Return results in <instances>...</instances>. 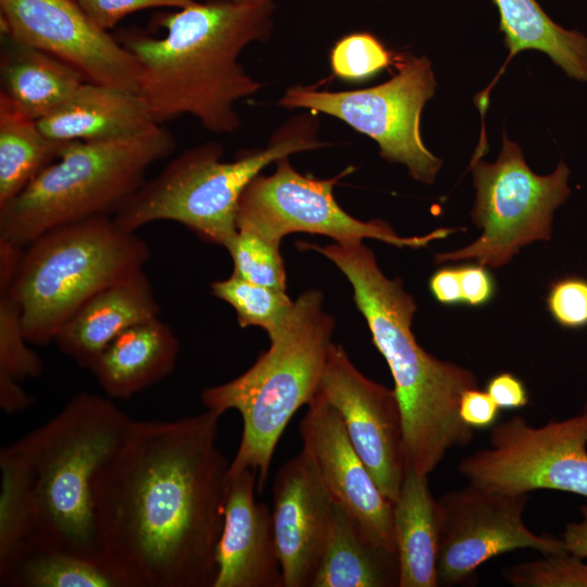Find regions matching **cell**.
<instances>
[{
    "instance_id": "cell-1",
    "label": "cell",
    "mask_w": 587,
    "mask_h": 587,
    "mask_svg": "<svg viewBox=\"0 0 587 587\" xmlns=\"http://www.w3.org/2000/svg\"><path fill=\"white\" fill-rule=\"evenodd\" d=\"M221 413L133 420L92 483L104 555L133 587H212L230 462Z\"/></svg>"
},
{
    "instance_id": "cell-2",
    "label": "cell",
    "mask_w": 587,
    "mask_h": 587,
    "mask_svg": "<svg viewBox=\"0 0 587 587\" xmlns=\"http://www.w3.org/2000/svg\"><path fill=\"white\" fill-rule=\"evenodd\" d=\"M272 0H208L158 14L157 37L136 27L115 36L140 67L139 93L155 123L188 114L215 134L240 126L236 102L262 84L238 62L246 46L267 40Z\"/></svg>"
},
{
    "instance_id": "cell-3",
    "label": "cell",
    "mask_w": 587,
    "mask_h": 587,
    "mask_svg": "<svg viewBox=\"0 0 587 587\" xmlns=\"http://www.w3.org/2000/svg\"><path fill=\"white\" fill-rule=\"evenodd\" d=\"M298 246L323 254L349 280L355 305L394 378L407 466L428 476L451 449L465 447L473 439L474 429L462 421L459 407L462 394L478 387L477 377L417 344L411 329L416 312L413 297L399 278L390 279L382 272L373 251L362 241Z\"/></svg>"
},
{
    "instance_id": "cell-4",
    "label": "cell",
    "mask_w": 587,
    "mask_h": 587,
    "mask_svg": "<svg viewBox=\"0 0 587 587\" xmlns=\"http://www.w3.org/2000/svg\"><path fill=\"white\" fill-rule=\"evenodd\" d=\"M132 422L108 396L80 392L45 424L11 444L29 472L32 538L75 555H102L92 483Z\"/></svg>"
},
{
    "instance_id": "cell-5",
    "label": "cell",
    "mask_w": 587,
    "mask_h": 587,
    "mask_svg": "<svg viewBox=\"0 0 587 587\" xmlns=\"http://www.w3.org/2000/svg\"><path fill=\"white\" fill-rule=\"evenodd\" d=\"M334 319L321 291L302 292L270 349L238 377L203 389L207 410L237 411L242 420L238 449L228 475L251 470L261 492L276 446L294 414L316 395L332 346Z\"/></svg>"
},
{
    "instance_id": "cell-6",
    "label": "cell",
    "mask_w": 587,
    "mask_h": 587,
    "mask_svg": "<svg viewBox=\"0 0 587 587\" xmlns=\"http://www.w3.org/2000/svg\"><path fill=\"white\" fill-rule=\"evenodd\" d=\"M317 130L316 115L308 112L278 128L265 148L242 151L230 162L221 161L224 147L220 142L185 150L146 180L113 220L133 233L152 222L172 221L226 248L238 232V204L249 183L272 162L325 147Z\"/></svg>"
},
{
    "instance_id": "cell-7",
    "label": "cell",
    "mask_w": 587,
    "mask_h": 587,
    "mask_svg": "<svg viewBox=\"0 0 587 587\" xmlns=\"http://www.w3.org/2000/svg\"><path fill=\"white\" fill-rule=\"evenodd\" d=\"M160 124L112 141H70L20 195L0 207V239L26 247L47 230L111 216L146 182L148 168L175 149Z\"/></svg>"
},
{
    "instance_id": "cell-8",
    "label": "cell",
    "mask_w": 587,
    "mask_h": 587,
    "mask_svg": "<svg viewBox=\"0 0 587 587\" xmlns=\"http://www.w3.org/2000/svg\"><path fill=\"white\" fill-rule=\"evenodd\" d=\"M149 247L111 216L51 228L24 248L11 290L26 339L45 346L89 298L143 268Z\"/></svg>"
},
{
    "instance_id": "cell-9",
    "label": "cell",
    "mask_w": 587,
    "mask_h": 587,
    "mask_svg": "<svg viewBox=\"0 0 587 587\" xmlns=\"http://www.w3.org/2000/svg\"><path fill=\"white\" fill-rule=\"evenodd\" d=\"M470 168L476 190L471 216L482 234L464 248L436 253L435 263L474 260L498 268L521 248L551 239L553 212L571 192L563 161L551 174L537 175L519 145L503 134L497 161L472 159Z\"/></svg>"
},
{
    "instance_id": "cell-10",
    "label": "cell",
    "mask_w": 587,
    "mask_h": 587,
    "mask_svg": "<svg viewBox=\"0 0 587 587\" xmlns=\"http://www.w3.org/2000/svg\"><path fill=\"white\" fill-rule=\"evenodd\" d=\"M392 66L396 73L380 85L345 91L294 86L279 104L341 120L375 140L382 158L405 165L415 180L433 184L442 161L425 147L420 133L421 112L436 88L430 62L398 52Z\"/></svg>"
},
{
    "instance_id": "cell-11",
    "label": "cell",
    "mask_w": 587,
    "mask_h": 587,
    "mask_svg": "<svg viewBox=\"0 0 587 587\" xmlns=\"http://www.w3.org/2000/svg\"><path fill=\"white\" fill-rule=\"evenodd\" d=\"M488 442L457 465L470 484L511 495L553 489L587 498V410L541 426L516 414L495 424Z\"/></svg>"
},
{
    "instance_id": "cell-12",
    "label": "cell",
    "mask_w": 587,
    "mask_h": 587,
    "mask_svg": "<svg viewBox=\"0 0 587 587\" xmlns=\"http://www.w3.org/2000/svg\"><path fill=\"white\" fill-rule=\"evenodd\" d=\"M289 157L276 161L273 174L255 176L243 190L237 212V229L252 232L280 243L291 233L328 236L336 242L373 238L396 247L422 248L446 238L454 229L438 228L424 236H399L385 221H360L337 203L333 188L348 168L329 179L299 173Z\"/></svg>"
},
{
    "instance_id": "cell-13",
    "label": "cell",
    "mask_w": 587,
    "mask_h": 587,
    "mask_svg": "<svg viewBox=\"0 0 587 587\" xmlns=\"http://www.w3.org/2000/svg\"><path fill=\"white\" fill-rule=\"evenodd\" d=\"M529 494L511 495L473 484L436 499L439 585H465L491 558L516 549L566 551L562 538L535 534L524 522Z\"/></svg>"
},
{
    "instance_id": "cell-14",
    "label": "cell",
    "mask_w": 587,
    "mask_h": 587,
    "mask_svg": "<svg viewBox=\"0 0 587 587\" xmlns=\"http://www.w3.org/2000/svg\"><path fill=\"white\" fill-rule=\"evenodd\" d=\"M1 35L47 51L89 82L139 91L140 67L76 0H0Z\"/></svg>"
},
{
    "instance_id": "cell-15",
    "label": "cell",
    "mask_w": 587,
    "mask_h": 587,
    "mask_svg": "<svg viewBox=\"0 0 587 587\" xmlns=\"http://www.w3.org/2000/svg\"><path fill=\"white\" fill-rule=\"evenodd\" d=\"M339 413L348 437L380 491L392 502L407 471L403 422L394 389L364 376L332 344L316 391Z\"/></svg>"
},
{
    "instance_id": "cell-16",
    "label": "cell",
    "mask_w": 587,
    "mask_h": 587,
    "mask_svg": "<svg viewBox=\"0 0 587 587\" xmlns=\"http://www.w3.org/2000/svg\"><path fill=\"white\" fill-rule=\"evenodd\" d=\"M308 408L299 426L302 449L311 457L334 502L372 541L397 553L394 502L380 491L360 459L338 411L317 392Z\"/></svg>"
},
{
    "instance_id": "cell-17",
    "label": "cell",
    "mask_w": 587,
    "mask_h": 587,
    "mask_svg": "<svg viewBox=\"0 0 587 587\" xmlns=\"http://www.w3.org/2000/svg\"><path fill=\"white\" fill-rule=\"evenodd\" d=\"M272 500L284 587H312L329 536L335 502L304 449L279 467Z\"/></svg>"
},
{
    "instance_id": "cell-18",
    "label": "cell",
    "mask_w": 587,
    "mask_h": 587,
    "mask_svg": "<svg viewBox=\"0 0 587 587\" xmlns=\"http://www.w3.org/2000/svg\"><path fill=\"white\" fill-rule=\"evenodd\" d=\"M257 474L228 475L212 587H284L272 511L255 500Z\"/></svg>"
},
{
    "instance_id": "cell-19",
    "label": "cell",
    "mask_w": 587,
    "mask_h": 587,
    "mask_svg": "<svg viewBox=\"0 0 587 587\" xmlns=\"http://www.w3.org/2000/svg\"><path fill=\"white\" fill-rule=\"evenodd\" d=\"M160 304L143 268L100 290L67 320L53 342L82 367L127 328L159 317Z\"/></svg>"
},
{
    "instance_id": "cell-20",
    "label": "cell",
    "mask_w": 587,
    "mask_h": 587,
    "mask_svg": "<svg viewBox=\"0 0 587 587\" xmlns=\"http://www.w3.org/2000/svg\"><path fill=\"white\" fill-rule=\"evenodd\" d=\"M37 124L62 142L118 140L158 125L139 92L89 80Z\"/></svg>"
},
{
    "instance_id": "cell-21",
    "label": "cell",
    "mask_w": 587,
    "mask_h": 587,
    "mask_svg": "<svg viewBox=\"0 0 587 587\" xmlns=\"http://www.w3.org/2000/svg\"><path fill=\"white\" fill-rule=\"evenodd\" d=\"M178 353L176 335L155 317L116 336L88 370L105 396L127 400L167 377L175 367Z\"/></svg>"
},
{
    "instance_id": "cell-22",
    "label": "cell",
    "mask_w": 587,
    "mask_h": 587,
    "mask_svg": "<svg viewBox=\"0 0 587 587\" xmlns=\"http://www.w3.org/2000/svg\"><path fill=\"white\" fill-rule=\"evenodd\" d=\"M0 79V95L35 121L58 109L87 80L62 59L5 35H1Z\"/></svg>"
},
{
    "instance_id": "cell-23",
    "label": "cell",
    "mask_w": 587,
    "mask_h": 587,
    "mask_svg": "<svg viewBox=\"0 0 587 587\" xmlns=\"http://www.w3.org/2000/svg\"><path fill=\"white\" fill-rule=\"evenodd\" d=\"M392 528L400 567L399 587L438 586L436 499L427 476L410 466L394 501Z\"/></svg>"
},
{
    "instance_id": "cell-24",
    "label": "cell",
    "mask_w": 587,
    "mask_h": 587,
    "mask_svg": "<svg viewBox=\"0 0 587 587\" xmlns=\"http://www.w3.org/2000/svg\"><path fill=\"white\" fill-rule=\"evenodd\" d=\"M399 579L397 553L372 541L358 522L335 503L312 587H399Z\"/></svg>"
},
{
    "instance_id": "cell-25",
    "label": "cell",
    "mask_w": 587,
    "mask_h": 587,
    "mask_svg": "<svg viewBox=\"0 0 587 587\" xmlns=\"http://www.w3.org/2000/svg\"><path fill=\"white\" fill-rule=\"evenodd\" d=\"M500 15L508 62L519 52L535 49L547 53L564 73L587 82V37L554 23L536 0H494ZM500 73L495 80L500 76Z\"/></svg>"
},
{
    "instance_id": "cell-26",
    "label": "cell",
    "mask_w": 587,
    "mask_h": 587,
    "mask_svg": "<svg viewBox=\"0 0 587 587\" xmlns=\"http://www.w3.org/2000/svg\"><path fill=\"white\" fill-rule=\"evenodd\" d=\"M0 583L14 587H133L104 555H75L34 538L0 571Z\"/></svg>"
},
{
    "instance_id": "cell-27",
    "label": "cell",
    "mask_w": 587,
    "mask_h": 587,
    "mask_svg": "<svg viewBox=\"0 0 587 587\" xmlns=\"http://www.w3.org/2000/svg\"><path fill=\"white\" fill-rule=\"evenodd\" d=\"M65 145L47 137L37 121L0 95V207L52 164Z\"/></svg>"
},
{
    "instance_id": "cell-28",
    "label": "cell",
    "mask_w": 587,
    "mask_h": 587,
    "mask_svg": "<svg viewBox=\"0 0 587 587\" xmlns=\"http://www.w3.org/2000/svg\"><path fill=\"white\" fill-rule=\"evenodd\" d=\"M0 571L34 534L32 488L27 465L11 446L0 451Z\"/></svg>"
},
{
    "instance_id": "cell-29",
    "label": "cell",
    "mask_w": 587,
    "mask_h": 587,
    "mask_svg": "<svg viewBox=\"0 0 587 587\" xmlns=\"http://www.w3.org/2000/svg\"><path fill=\"white\" fill-rule=\"evenodd\" d=\"M211 292L235 310L240 327L258 326L270 339L284 326L295 303L286 291L253 284L233 273L213 282Z\"/></svg>"
},
{
    "instance_id": "cell-30",
    "label": "cell",
    "mask_w": 587,
    "mask_h": 587,
    "mask_svg": "<svg viewBox=\"0 0 587 587\" xmlns=\"http://www.w3.org/2000/svg\"><path fill=\"white\" fill-rule=\"evenodd\" d=\"M29 344L17 299L11 287H0V378L21 382L41 374L42 361Z\"/></svg>"
},
{
    "instance_id": "cell-31",
    "label": "cell",
    "mask_w": 587,
    "mask_h": 587,
    "mask_svg": "<svg viewBox=\"0 0 587 587\" xmlns=\"http://www.w3.org/2000/svg\"><path fill=\"white\" fill-rule=\"evenodd\" d=\"M226 249L233 260V274L257 285L286 291L279 243L249 230H238Z\"/></svg>"
},
{
    "instance_id": "cell-32",
    "label": "cell",
    "mask_w": 587,
    "mask_h": 587,
    "mask_svg": "<svg viewBox=\"0 0 587 587\" xmlns=\"http://www.w3.org/2000/svg\"><path fill=\"white\" fill-rule=\"evenodd\" d=\"M395 52L370 33H353L340 38L330 51L333 74L349 83H361L394 65Z\"/></svg>"
},
{
    "instance_id": "cell-33",
    "label": "cell",
    "mask_w": 587,
    "mask_h": 587,
    "mask_svg": "<svg viewBox=\"0 0 587 587\" xmlns=\"http://www.w3.org/2000/svg\"><path fill=\"white\" fill-rule=\"evenodd\" d=\"M542 555L505 567L503 579L514 587H587V562L583 558L567 551Z\"/></svg>"
},
{
    "instance_id": "cell-34",
    "label": "cell",
    "mask_w": 587,
    "mask_h": 587,
    "mask_svg": "<svg viewBox=\"0 0 587 587\" xmlns=\"http://www.w3.org/2000/svg\"><path fill=\"white\" fill-rule=\"evenodd\" d=\"M546 303L553 320L564 328L587 326V279L566 276L549 288Z\"/></svg>"
},
{
    "instance_id": "cell-35",
    "label": "cell",
    "mask_w": 587,
    "mask_h": 587,
    "mask_svg": "<svg viewBox=\"0 0 587 587\" xmlns=\"http://www.w3.org/2000/svg\"><path fill=\"white\" fill-rule=\"evenodd\" d=\"M89 18L104 30L115 27L124 17L146 9H179L193 0H76Z\"/></svg>"
},
{
    "instance_id": "cell-36",
    "label": "cell",
    "mask_w": 587,
    "mask_h": 587,
    "mask_svg": "<svg viewBox=\"0 0 587 587\" xmlns=\"http://www.w3.org/2000/svg\"><path fill=\"white\" fill-rule=\"evenodd\" d=\"M499 410L489 394L478 387L467 389L461 396L459 414L462 421L473 429L494 426Z\"/></svg>"
},
{
    "instance_id": "cell-37",
    "label": "cell",
    "mask_w": 587,
    "mask_h": 587,
    "mask_svg": "<svg viewBox=\"0 0 587 587\" xmlns=\"http://www.w3.org/2000/svg\"><path fill=\"white\" fill-rule=\"evenodd\" d=\"M462 303L480 307L490 301L495 294V283L488 268L482 264L459 266Z\"/></svg>"
},
{
    "instance_id": "cell-38",
    "label": "cell",
    "mask_w": 587,
    "mask_h": 587,
    "mask_svg": "<svg viewBox=\"0 0 587 587\" xmlns=\"http://www.w3.org/2000/svg\"><path fill=\"white\" fill-rule=\"evenodd\" d=\"M486 391L499 409H521L528 403V395L523 382L509 372L491 377L487 383Z\"/></svg>"
},
{
    "instance_id": "cell-39",
    "label": "cell",
    "mask_w": 587,
    "mask_h": 587,
    "mask_svg": "<svg viewBox=\"0 0 587 587\" xmlns=\"http://www.w3.org/2000/svg\"><path fill=\"white\" fill-rule=\"evenodd\" d=\"M434 298L446 305L462 304L459 266L437 270L429 279Z\"/></svg>"
},
{
    "instance_id": "cell-40",
    "label": "cell",
    "mask_w": 587,
    "mask_h": 587,
    "mask_svg": "<svg viewBox=\"0 0 587 587\" xmlns=\"http://www.w3.org/2000/svg\"><path fill=\"white\" fill-rule=\"evenodd\" d=\"M580 520L565 524L562 540L567 552L587 559V503L580 507Z\"/></svg>"
},
{
    "instance_id": "cell-41",
    "label": "cell",
    "mask_w": 587,
    "mask_h": 587,
    "mask_svg": "<svg viewBox=\"0 0 587 587\" xmlns=\"http://www.w3.org/2000/svg\"><path fill=\"white\" fill-rule=\"evenodd\" d=\"M9 378H0V407L7 413L21 412L27 409L33 398L18 384Z\"/></svg>"
},
{
    "instance_id": "cell-42",
    "label": "cell",
    "mask_w": 587,
    "mask_h": 587,
    "mask_svg": "<svg viewBox=\"0 0 587 587\" xmlns=\"http://www.w3.org/2000/svg\"><path fill=\"white\" fill-rule=\"evenodd\" d=\"M583 410H587V399H586V401H585V403L583 405Z\"/></svg>"
},
{
    "instance_id": "cell-43",
    "label": "cell",
    "mask_w": 587,
    "mask_h": 587,
    "mask_svg": "<svg viewBox=\"0 0 587 587\" xmlns=\"http://www.w3.org/2000/svg\"><path fill=\"white\" fill-rule=\"evenodd\" d=\"M236 1H264V0H236Z\"/></svg>"
}]
</instances>
